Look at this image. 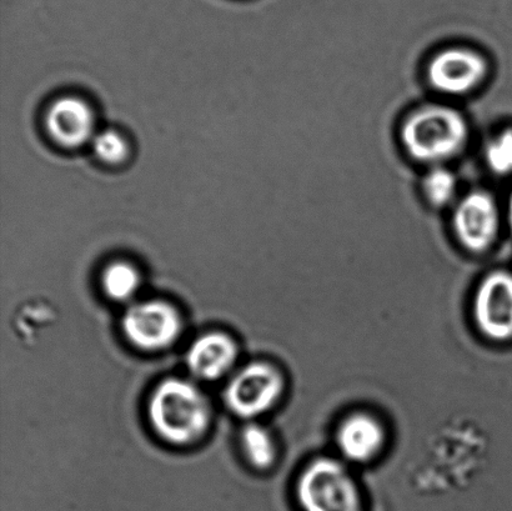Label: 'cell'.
<instances>
[{
	"mask_svg": "<svg viewBox=\"0 0 512 511\" xmlns=\"http://www.w3.org/2000/svg\"><path fill=\"white\" fill-rule=\"evenodd\" d=\"M473 319L481 335L493 343L512 342V273L496 269L475 290Z\"/></svg>",
	"mask_w": 512,
	"mask_h": 511,
	"instance_id": "obj_8",
	"label": "cell"
},
{
	"mask_svg": "<svg viewBox=\"0 0 512 511\" xmlns=\"http://www.w3.org/2000/svg\"><path fill=\"white\" fill-rule=\"evenodd\" d=\"M238 347L228 334L212 332L202 335L190 345L187 364L195 378L214 382L233 369Z\"/></svg>",
	"mask_w": 512,
	"mask_h": 511,
	"instance_id": "obj_11",
	"label": "cell"
},
{
	"mask_svg": "<svg viewBox=\"0 0 512 511\" xmlns=\"http://www.w3.org/2000/svg\"><path fill=\"white\" fill-rule=\"evenodd\" d=\"M508 222H509L510 228L512 230V193L510 195L509 205H508Z\"/></svg>",
	"mask_w": 512,
	"mask_h": 511,
	"instance_id": "obj_17",
	"label": "cell"
},
{
	"mask_svg": "<svg viewBox=\"0 0 512 511\" xmlns=\"http://www.w3.org/2000/svg\"><path fill=\"white\" fill-rule=\"evenodd\" d=\"M285 379L275 365L254 362L245 365L225 388L224 400L230 412L243 419H255L273 409L283 397Z\"/></svg>",
	"mask_w": 512,
	"mask_h": 511,
	"instance_id": "obj_4",
	"label": "cell"
},
{
	"mask_svg": "<svg viewBox=\"0 0 512 511\" xmlns=\"http://www.w3.org/2000/svg\"><path fill=\"white\" fill-rule=\"evenodd\" d=\"M149 422L164 442L175 447L198 443L212 423V405L197 385L168 378L154 389L148 405Z\"/></svg>",
	"mask_w": 512,
	"mask_h": 511,
	"instance_id": "obj_2",
	"label": "cell"
},
{
	"mask_svg": "<svg viewBox=\"0 0 512 511\" xmlns=\"http://www.w3.org/2000/svg\"><path fill=\"white\" fill-rule=\"evenodd\" d=\"M490 74L488 58L469 47H448L429 60L426 80L436 93L464 97L478 90Z\"/></svg>",
	"mask_w": 512,
	"mask_h": 511,
	"instance_id": "obj_5",
	"label": "cell"
},
{
	"mask_svg": "<svg viewBox=\"0 0 512 511\" xmlns=\"http://www.w3.org/2000/svg\"><path fill=\"white\" fill-rule=\"evenodd\" d=\"M125 337L144 352H159L177 342L183 319L174 305L164 300H145L130 305L122 319Z\"/></svg>",
	"mask_w": 512,
	"mask_h": 511,
	"instance_id": "obj_7",
	"label": "cell"
},
{
	"mask_svg": "<svg viewBox=\"0 0 512 511\" xmlns=\"http://www.w3.org/2000/svg\"><path fill=\"white\" fill-rule=\"evenodd\" d=\"M468 118L444 103L420 105L400 125V143L414 162L435 167L459 157L470 142Z\"/></svg>",
	"mask_w": 512,
	"mask_h": 511,
	"instance_id": "obj_1",
	"label": "cell"
},
{
	"mask_svg": "<svg viewBox=\"0 0 512 511\" xmlns=\"http://www.w3.org/2000/svg\"><path fill=\"white\" fill-rule=\"evenodd\" d=\"M485 163L496 175H512V128L501 130L488 140L484 149Z\"/></svg>",
	"mask_w": 512,
	"mask_h": 511,
	"instance_id": "obj_16",
	"label": "cell"
},
{
	"mask_svg": "<svg viewBox=\"0 0 512 511\" xmlns=\"http://www.w3.org/2000/svg\"><path fill=\"white\" fill-rule=\"evenodd\" d=\"M142 284L140 273L133 264L114 262L105 268L102 285L107 297L115 302H127L138 293Z\"/></svg>",
	"mask_w": 512,
	"mask_h": 511,
	"instance_id": "obj_14",
	"label": "cell"
},
{
	"mask_svg": "<svg viewBox=\"0 0 512 511\" xmlns=\"http://www.w3.org/2000/svg\"><path fill=\"white\" fill-rule=\"evenodd\" d=\"M90 147H92L95 157L100 162L109 165L122 164L127 160L130 153L127 138L114 129L98 130L92 143H90Z\"/></svg>",
	"mask_w": 512,
	"mask_h": 511,
	"instance_id": "obj_15",
	"label": "cell"
},
{
	"mask_svg": "<svg viewBox=\"0 0 512 511\" xmlns=\"http://www.w3.org/2000/svg\"><path fill=\"white\" fill-rule=\"evenodd\" d=\"M300 511H368L358 480L343 459L319 457L301 470L295 484Z\"/></svg>",
	"mask_w": 512,
	"mask_h": 511,
	"instance_id": "obj_3",
	"label": "cell"
},
{
	"mask_svg": "<svg viewBox=\"0 0 512 511\" xmlns=\"http://www.w3.org/2000/svg\"><path fill=\"white\" fill-rule=\"evenodd\" d=\"M44 123L53 142L65 149L90 145L98 133L93 108L84 99L74 95L55 100L45 114Z\"/></svg>",
	"mask_w": 512,
	"mask_h": 511,
	"instance_id": "obj_9",
	"label": "cell"
},
{
	"mask_svg": "<svg viewBox=\"0 0 512 511\" xmlns=\"http://www.w3.org/2000/svg\"><path fill=\"white\" fill-rule=\"evenodd\" d=\"M459 244L469 253L489 252L498 240L501 213L493 194L485 189L466 193L454 205L451 218Z\"/></svg>",
	"mask_w": 512,
	"mask_h": 511,
	"instance_id": "obj_6",
	"label": "cell"
},
{
	"mask_svg": "<svg viewBox=\"0 0 512 511\" xmlns=\"http://www.w3.org/2000/svg\"><path fill=\"white\" fill-rule=\"evenodd\" d=\"M423 194L431 207L444 209L458 202L459 180L446 165H435L425 173L421 182Z\"/></svg>",
	"mask_w": 512,
	"mask_h": 511,
	"instance_id": "obj_12",
	"label": "cell"
},
{
	"mask_svg": "<svg viewBox=\"0 0 512 511\" xmlns=\"http://www.w3.org/2000/svg\"><path fill=\"white\" fill-rule=\"evenodd\" d=\"M242 447L248 462L258 470H268L278 458L273 435L259 424L250 423L242 432Z\"/></svg>",
	"mask_w": 512,
	"mask_h": 511,
	"instance_id": "obj_13",
	"label": "cell"
},
{
	"mask_svg": "<svg viewBox=\"0 0 512 511\" xmlns=\"http://www.w3.org/2000/svg\"><path fill=\"white\" fill-rule=\"evenodd\" d=\"M388 443L385 425L369 412L346 415L336 429L340 459L348 464H369L378 459Z\"/></svg>",
	"mask_w": 512,
	"mask_h": 511,
	"instance_id": "obj_10",
	"label": "cell"
}]
</instances>
